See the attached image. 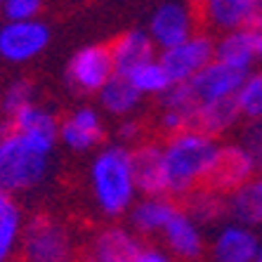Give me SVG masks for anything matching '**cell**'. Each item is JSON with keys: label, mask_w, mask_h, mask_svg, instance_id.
<instances>
[{"label": "cell", "mask_w": 262, "mask_h": 262, "mask_svg": "<svg viewBox=\"0 0 262 262\" xmlns=\"http://www.w3.org/2000/svg\"><path fill=\"white\" fill-rule=\"evenodd\" d=\"M142 236L121 225L102 227L85 246V262H135L142 253Z\"/></svg>", "instance_id": "obj_12"}, {"label": "cell", "mask_w": 262, "mask_h": 262, "mask_svg": "<svg viewBox=\"0 0 262 262\" xmlns=\"http://www.w3.org/2000/svg\"><path fill=\"white\" fill-rule=\"evenodd\" d=\"M191 128V116L182 109H163L161 111V130L163 135H175L182 133V130Z\"/></svg>", "instance_id": "obj_29"}, {"label": "cell", "mask_w": 262, "mask_h": 262, "mask_svg": "<svg viewBox=\"0 0 262 262\" xmlns=\"http://www.w3.org/2000/svg\"><path fill=\"white\" fill-rule=\"evenodd\" d=\"M97 99L104 114H109L114 118H125V116H133L137 111V106L142 102V95L135 90V85L128 80V76L114 73L106 80V85L97 92Z\"/></svg>", "instance_id": "obj_20"}, {"label": "cell", "mask_w": 262, "mask_h": 262, "mask_svg": "<svg viewBox=\"0 0 262 262\" xmlns=\"http://www.w3.org/2000/svg\"><path fill=\"white\" fill-rule=\"evenodd\" d=\"M260 236L255 229L244 222H227L215 232L210 244V260L213 262H255L260 253Z\"/></svg>", "instance_id": "obj_14"}, {"label": "cell", "mask_w": 262, "mask_h": 262, "mask_svg": "<svg viewBox=\"0 0 262 262\" xmlns=\"http://www.w3.org/2000/svg\"><path fill=\"white\" fill-rule=\"evenodd\" d=\"M262 17V0H203L199 5V19L210 31L241 29Z\"/></svg>", "instance_id": "obj_16"}, {"label": "cell", "mask_w": 262, "mask_h": 262, "mask_svg": "<svg viewBox=\"0 0 262 262\" xmlns=\"http://www.w3.org/2000/svg\"><path fill=\"white\" fill-rule=\"evenodd\" d=\"M177 208L180 203L172 196H142L128 210L130 229L140 236H156L163 232Z\"/></svg>", "instance_id": "obj_17"}, {"label": "cell", "mask_w": 262, "mask_h": 262, "mask_svg": "<svg viewBox=\"0 0 262 262\" xmlns=\"http://www.w3.org/2000/svg\"><path fill=\"white\" fill-rule=\"evenodd\" d=\"M106 125H104L102 111L95 106H76L64 118H59V142L69 151L85 154L95 151L104 144Z\"/></svg>", "instance_id": "obj_9"}, {"label": "cell", "mask_w": 262, "mask_h": 262, "mask_svg": "<svg viewBox=\"0 0 262 262\" xmlns=\"http://www.w3.org/2000/svg\"><path fill=\"white\" fill-rule=\"evenodd\" d=\"M135 262H172V260L168 253H163L159 248H142V253L137 255Z\"/></svg>", "instance_id": "obj_31"}, {"label": "cell", "mask_w": 262, "mask_h": 262, "mask_svg": "<svg viewBox=\"0 0 262 262\" xmlns=\"http://www.w3.org/2000/svg\"><path fill=\"white\" fill-rule=\"evenodd\" d=\"M229 215L248 227H262V172L229 194Z\"/></svg>", "instance_id": "obj_22"}, {"label": "cell", "mask_w": 262, "mask_h": 262, "mask_svg": "<svg viewBox=\"0 0 262 262\" xmlns=\"http://www.w3.org/2000/svg\"><path fill=\"white\" fill-rule=\"evenodd\" d=\"M238 121H244V118H241L236 95H234V97H222L196 106L194 116H191V128L201 130V133L217 140V137H222V135L236 128Z\"/></svg>", "instance_id": "obj_19"}, {"label": "cell", "mask_w": 262, "mask_h": 262, "mask_svg": "<svg viewBox=\"0 0 262 262\" xmlns=\"http://www.w3.org/2000/svg\"><path fill=\"white\" fill-rule=\"evenodd\" d=\"M19 250L24 262H76L71 229L50 213H38L26 220Z\"/></svg>", "instance_id": "obj_4"}, {"label": "cell", "mask_w": 262, "mask_h": 262, "mask_svg": "<svg viewBox=\"0 0 262 262\" xmlns=\"http://www.w3.org/2000/svg\"><path fill=\"white\" fill-rule=\"evenodd\" d=\"M109 50H111V59H114L116 73H128L130 69L140 67L142 61L159 57V48L151 40L149 31H142V29L123 31L121 36L114 38Z\"/></svg>", "instance_id": "obj_18"}, {"label": "cell", "mask_w": 262, "mask_h": 262, "mask_svg": "<svg viewBox=\"0 0 262 262\" xmlns=\"http://www.w3.org/2000/svg\"><path fill=\"white\" fill-rule=\"evenodd\" d=\"M55 142L14 130L0 118V187L7 194L29 191L45 180Z\"/></svg>", "instance_id": "obj_3"}, {"label": "cell", "mask_w": 262, "mask_h": 262, "mask_svg": "<svg viewBox=\"0 0 262 262\" xmlns=\"http://www.w3.org/2000/svg\"><path fill=\"white\" fill-rule=\"evenodd\" d=\"M196 24H199V14L194 12V7L168 0V3H161L154 10L146 31L156 43V48L165 50L187 40L191 33H196Z\"/></svg>", "instance_id": "obj_10"}, {"label": "cell", "mask_w": 262, "mask_h": 262, "mask_svg": "<svg viewBox=\"0 0 262 262\" xmlns=\"http://www.w3.org/2000/svg\"><path fill=\"white\" fill-rule=\"evenodd\" d=\"M257 172L255 161L248 154L241 142H229V144H220L215 154L213 168L208 172L206 187L217 189L222 194H234L238 187H244L250 177Z\"/></svg>", "instance_id": "obj_8"}, {"label": "cell", "mask_w": 262, "mask_h": 262, "mask_svg": "<svg viewBox=\"0 0 262 262\" xmlns=\"http://www.w3.org/2000/svg\"><path fill=\"white\" fill-rule=\"evenodd\" d=\"M236 104L244 121H262V69L248 71L241 88L236 90Z\"/></svg>", "instance_id": "obj_25"}, {"label": "cell", "mask_w": 262, "mask_h": 262, "mask_svg": "<svg viewBox=\"0 0 262 262\" xmlns=\"http://www.w3.org/2000/svg\"><path fill=\"white\" fill-rule=\"evenodd\" d=\"M3 191H5V189H3V187H0V194H3Z\"/></svg>", "instance_id": "obj_34"}, {"label": "cell", "mask_w": 262, "mask_h": 262, "mask_svg": "<svg viewBox=\"0 0 262 262\" xmlns=\"http://www.w3.org/2000/svg\"><path fill=\"white\" fill-rule=\"evenodd\" d=\"M133 175L140 196H168L165 161L161 142H137L130 146Z\"/></svg>", "instance_id": "obj_13"}, {"label": "cell", "mask_w": 262, "mask_h": 262, "mask_svg": "<svg viewBox=\"0 0 262 262\" xmlns=\"http://www.w3.org/2000/svg\"><path fill=\"white\" fill-rule=\"evenodd\" d=\"M123 76H128V80L133 83L135 90L140 92L142 97H161V95L172 85L170 76L165 73L159 57H156V59H149V61H142L140 67L130 69V71L123 73Z\"/></svg>", "instance_id": "obj_24"}, {"label": "cell", "mask_w": 262, "mask_h": 262, "mask_svg": "<svg viewBox=\"0 0 262 262\" xmlns=\"http://www.w3.org/2000/svg\"><path fill=\"white\" fill-rule=\"evenodd\" d=\"M215 59V38L208 31H196L187 40L159 50V61L163 64L165 73L172 83L194 78L203 67Z\"/></svg>", "instance_id": "obj_7"}, {"label": "cell", "mask_w": 262, "mask_h": 262, "mask_svg": "<svg viewBox=\"0 0 262 262\" xmlns=\"http://www.w3.org/2000/svg\"><path fill=\"white\" fill-rule=\"evenodd\" d=\"M52 33L45 21L24 19V21H10L0 26V59L7 64H29L38 59L48 50Z\"/></svg>", "instance_id": "obj_6"}, {"label": "cell", "mask_w": 262, "mask_h": 262, "mask_svg": "<svg viewBox=\"0 0 262 262\" xmlns=\"http://www.w3.org/2000/svg\"><path fill=\"white\" fill-rule=\"evenodd\" d=\"M187 213L199 222V225H210V222H217L225 215H229V196L222 194L217 189H210V187H199L194 189L187 199Z\"/></svg>", "instance_id": "obj_23"}, {"label": "cell", "mask_w": 262, "mask_h": 262, "mask_svg": "<svg viewBox=\"0 0 262 262\" xmlns=\"http://www.w3.org/2000/svg\"><path fill=\"white\" fill-rule=\"evenodd\" d=\"M33 102H36V85L26 78H17L0 92V116H14Z\"/></svg>", "instance_id": "obj_26"}, {"label": "cell", "mask_w": 262, "mask_h": 262, "mask_svg": "<svg viewBox=\"0 0 262 262\" xmlns=\"http://www.w3.org/2000/svg\"><path fill=\"white\" fill-rule=\"evenodd\" d=\"M116 137L121 144H137L142 137V123L137 121L135 116H125V118H118V125H116Z\"/></svg>", "instance_id": "obj_30"}, {"label": "cell", "mask_w": 262, "mask_h": 262, "mask_svg": "<svg viewBox=\"0 0 262 262\" xmlns=\"http://www.w3.org/2000/svg\"><path fill=\"white\" fill-rule=\"evenodd\" d=\"M215 59L246 73L253 71L257 61H262V17L215 38Z\"/></svg>", "instance_id": "obj_11"}, {"label": "cell", "mask_w": 262, "mask_h": 262, "mask_svg": "<svg viewBox=\"0 0 262 262\" xmlns=\"http://www.w3.org/2000/svg\"><path fill=\"white\" fill-rule=\"evenodd\" d=\"M159 236L163 238L168 253L182 262H196L206 253V238H203L201 225L182 206L168 220V225L163 227Z\"/></svg>", "instance_id": "obj_15"}, {"label": "cell", "mask_w": 262, "mask_h": 262, "mask_svg": "<svg viewBox=\"0 0 262 262\" xmlns=\"http://www.w3.org/2000/svg\"><path fill=\"white\" fill-rule=\"evenodd\" d=\"M88 182H90L92 203L104 217L118 220L128 215L140 196L133 175L130 146L116 142L95 149V156L88 168Z\"/></svg>", "instance_id": "obj_1"}, {"label": "cell", "mask_w": 262, "mask_h": 262, "mask_svg": "<svg viewBox=\"0 0 262 262\" xmlns=\"http://www.w3.org/2000/svg\"><path fill=\"white\" fill-rule=\"evenodd\" d=\"M0 17H3V0H0Z\"/></svg>", "instance_id": "obj_33"}, {"label": "cell", "mask_w": 262, "mask_h": 262, "mask_svg": "<svg viewBox=\"0 0 262 262\" xmlns=\"http://www.w3.org/2000/svg\"><path fill=\"white\" fill-rule=\"evenodd\" d=\"M201 3H203V0H189V5H194V7H199Z\"/></svg>", "instance_id": "obj_32"}, {"label": "cell", "mask_w": 262, "mask_h": 262, "mask_svg": "<svg viewBox=\"0 0 262 262\" xmlns=\"http://www.w3.org/2000/svg\"><path fill=\"white\" fill-rule=\"evenodd\" d=\"M161 144H163L168 196L187 199L194 189L206 184L220 142L201 130L187 128L182 133L168 135Z\"/></svg>", "instance_id": "obj_2"}, {"label": "cell", "mask_w": 262, "mask_h": 262, "mask_svg": "<svg viewBox=\"0 0 262 262\" xmlns=\"http://www.w3.org/2000/svg\"><path fill=\"white\" fill-rule=\"evenodd\" d=\"M116 73L114 59H111L109 45H83L67 61L64 80L76 95H97L106 80Z\"/></svg>", "instance_id": "obj_5"}, {"label": "cell", "mask_w": 262, "mask_h": 262, "mask_svg": "<svg viewBox=\"0 0 262 262\" xmlns=\"http://www.w3.org/2000/svg\"><path fill=\"white\" fill-rule=\"evenodd\" d=\"M241 144L253 156L257 172H262V121L248 123V128L244 130V137H241Z\"/></svg>", "instance_id": "obj_28"}, {"label": "cell", "mask_w": 262, "mask_h": 262, "mask_svg": "<svg viewBox=\"0 0 262 262\" xmlns=\"http://www.w3.org/2000/svg\"><path fill=\"white\" fill-rule=\"evenodd\" d=\"M24 210L17 203L14 194L3 191L0 194V262H10L21 246V234H24Z\"/></svg>", "instance_id": "obj_21"}, {"label": "cell", "mask_w": 262, "mask_h": 262, "mask_svg": "<svg viewBox=\"0 0 262 262\" xmlns=\"http://www.w3.org/2000/svg\"><path fill=\"white\" fill-rule=\"evenodd\" d=\"M43 12V0H3V19L24 21L38 19Z\"/></svg>", "instance_id": "obj_27"}]
</instances>
